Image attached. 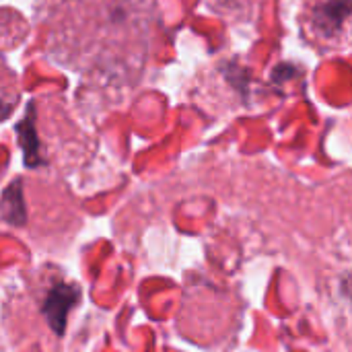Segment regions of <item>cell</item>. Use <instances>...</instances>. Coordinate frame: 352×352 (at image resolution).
I'll return each instance as SVG.
<instances>
[{
    "mask_svg": "<svg viewBox=\"0 0 352 352\" xmlns=\"http://www.w3.org/2000/svg\"><path fill=\"white\" fill-rule=\"evenodd\" d=\"M2 217L8 225H23L27 219L25 212V202H23V190H21V182L14 179L2 196Z\"/></svg>",
    "mask_w": 352,
    "mask_h": 352,
    "instance_id": "cell-4",
    "label": "cell"
},
{
    "mask_svg": "<svg viewBox=\"0 0 352 352\" xmlns=\"http://www.w3.org/2000/svg\"><path fill=\"white\" fill-rule=\"evenodd\" d=\"M78 299H80V293L72 285H56L54 289H50V293L43 301V316L47 320L50 328L58 336L64 334L68 314L78 303Z\"/></svg>",
    "mask_w": 352,
    "mask_h": 352,
    "instance_id": "cell-1",
    "label": "cell"
},
{
    "mask_svg": "<svg viewBox=\"0 0 352 352\" xmlns=\"http://www.w3.org/2000/svg\"><path fill=\"white\" fill-rule=\"evenodd\" d=\"M16 138L23 148V157L27 167H39L45 163V159L39 153V138L35 130V107L29 105L25 118L16 124Z\"/></svg>",
    "mask_w": 352,
    "mask_h": 352,
    "instance_id": "cell-2",
    "label": "cell"
},
{
    "mask_svg": "<svg viewBox=\"0 0 352 352\" xmlns=\"http://www.w3.org/2000/svg\"><path fill=\"white\" fill-rule=\"evenodd\" d=\"M352 12V0H328L314 10V25L324 35H332L340 29L342 21Z\"/></svg>",
    "mask_w": 352,
    "mask_h": 352,
    "instance_id": "cell-3",
    "label": "cell"
}]
</instances>
